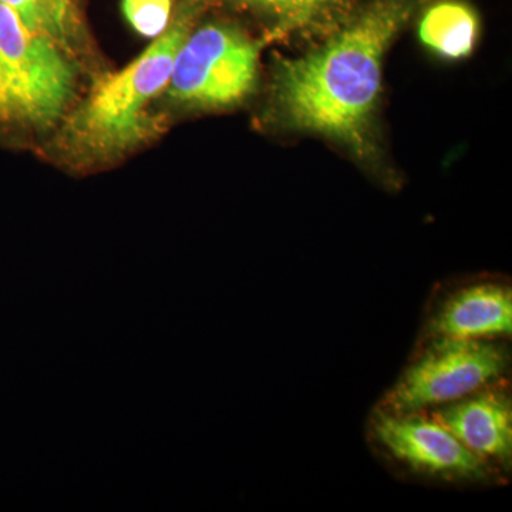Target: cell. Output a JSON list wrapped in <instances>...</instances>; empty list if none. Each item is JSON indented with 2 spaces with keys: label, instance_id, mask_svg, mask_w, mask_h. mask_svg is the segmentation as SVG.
<instances>
[{
  "label": "cell",
  "instance_id": "6da1fadb",
  "mask_svg": "<svg viewBox=\"0 0 512 512\" xmlns=\"http://www.w3.org/2000/svg\"><path fill=\"white\" fill-rule=\"evenodd\" d=\"M414 0H377L311 55L286 60L276 74V103L293 127L360 146L382 84L384 52Z\"/></svg>",
  "mask_w": 512,
  "mask_h": 512
},
{
  "label": "cell",
  "instance_id": "7a4b0ae2",
  "mask_svg": "<svg viewBox=\"0 0 512 512\" xmlns=\"http://www.w3.org/2000/svg\"><path fill=\"white\" fill-rule=\"evenodd\" d=\"M195 9L184 6L143 55L103 77L63 120L60 144L76 163H104L143 146L160 126L151 104L167 89L175 56L191 32Z\"/></svg>",
  "mask_w": 512,
  "mask_h": 512
},
{
  "label": "cell",
  "instance_id": "3957f363",
  "mask_svg": "<svg viewBox=\"0 0 512 512\" xmlns=\"http://www.w3.org/2000/svg\"><path fill=\"white\" fill-rule=\"evenodd\" d=\"M76 89L72 53L0 3V123L55 127L72 110Z\"/></svg>",
  "mask_w": 512,
  "mask_h": 512
},
{
  "label": "cell",
  "instance_id": "277c9868",
  "mask_svg": "<svg viewBox=\"0 0 512 512\" xmlns=\"http://www.w3.org/2000/svg\"><path fill=\"white\" fill-rule=\"evenodd\" d=\"M384 394L377 410L424 412L503 382L510 352L494 340L433 338Z\"/></svg>",
  "mask_w": 512,
  "mask_h": 512
},
{
  "label": "cell",
  "instance_id": "5b68a950",
  "mask_svg": "<svg viewBox=\"0 0 512 512\" xmlns=\"http://www.w3.org/2000/svg\"><path fill=\"white\" fill-rule=\"evenodd\" d=\"M256 72L254 40L231 26L207 25L185 37L165 92L187 106H229L254 90Z\"/></svg>",
  "mask_w": 512,
  "mask_h": 512
},
{
  "label": "cell",
  "instance_id": "8992f818",
  "mask_svg": "<svg viewBox=\"0 0 512 512\" xmlns=\"http://www.w3.org/2000/svg\"><path fill=\"white\" fill-rule=\"evenodd\" d=\"M370 433L387 457L419 476L450 483H485L494 476L493 464L468 450L426 410H376Z\"/></svg>",
  "mask_w": 512,
  "mask_h": 512
},
{
  "label": "cell",
  "instance_id": "52a82bcc",
  "mask_svg": "<svg viewBox=\"0 0 512 512\" xmlns=\"http://www.w3.org/2000/svg\"><path fill=\"white\" fill-rule=\"evenodd\" d=\"M430 416L468 450L488 463L511 466V397L500 383L490 384L454 402L433 407Z\"/></svg>",
  "mask_w": 512,
  "mask_h": 512
},
{
  "label": "cell",
  "instance_id": "ba28073f",
  "mask_svg": "<svg viewBox=\"0 0 512 512\" xmlns=\"http://www.w3.org/2000/svg\"><path fill=\"white\" fill-rule=\"evenodd\" d=\"M512 292L498 282L457 289L437 306L427 322V339L494 340L510 336Z\"/></svg>",
  "mask_w": 512,
  "mask_h": 512
},
{
  "label": "cell",
  "instance_id": "9c48e42d",
  "mask_svg": "<svg viewBox=\"0 0 512 512\" xmlns=\"http://www.w3.org/2000/svg\"><path fill=\"white\" fill-rule=\"evenodd\" d=\"M477 29L476 15L468 6L443 2L427 10L420 23V37L441 56L460 59L473 49Z\"/></svg>",
  "mask_w": 512,
  "mask_h": 512
},
{
  "label": "cell",
  "instance_id": "30bf717a",
  "mask_svg": "<svg viewBox=\"0 0 512 512\" xmlns=\"http://www.w3.org/2000/svg\"><path fill=\"white\" fill-rule=\"evenodd\" d=\"M28 28L56 40L72 55L82 45L84 28L76 0H0Z\"/></svg>",
  "mask_w": 512,
  "mask_h": 512
},
{
  "label": "cell",
  "instance_id": "8fae6325",
  "mask_svg": "<svg viewBox=\"0 0 512 512\" xmlns=\"http://www.w3.org/2000/svg\"><path fill=\"white\" fill-rule=\"evenodd\" d=\"M247 6L278 20L279 25L291 29L308 28L320 20L328 18L330 13L342 5L343 0H222Z\"/></svg>",
  "mask_w": 512,
  "mask_h": 512
},
{
  "label": "cell",
  "instance_id": "7c38bea8",
  "mask_svg": "<svg viewBox=\"0 0 512 512\" xmlns=\"http://www.w3.org/2000/svg\"><path fill=\"white\" fill-rule=\"evenodd\" d=\"M121 8L137 33L156 39L170 25L173 0H123Z\"/></svg>",
  "mask_w": 512,
  "mask_h": 512
}]
</instances>
